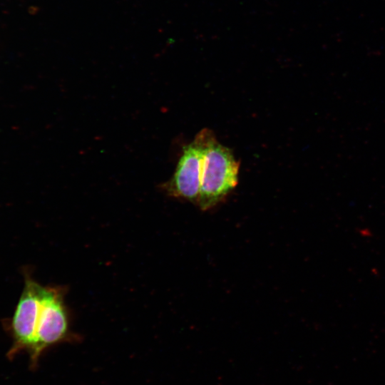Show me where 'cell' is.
Here are the masks:
<instances>
[{"mask_svg": "<svg viewBox=\"0 0 385 385\" xmlns=\"http://www.w3.org/2000/svg\"><path fill=\"white\" fill-rule=\"evenodd\" d=\"M203 138L200 131L194 140L184 147L175 173L167 183L170 195L197 202L200 188Z\"/></svg>", "mask_w": 385, "mask_h": 385, "instance_id": "obj_3", "label": "cell"}, {"mask_svg": "<svg viewBox=\"0 0 385 385\" xmlns=\"http://www.w3.org/2000/svg\"><path fill=\"white\" fill-rule=\"evenodd\" d=\"M4 327L12 339L8 358L12 359L27 351L30 367L36 368L41 354L68 334L63 290L43 286L25 272L24 289L12 317L4 321Z\"/></svg>", "mask_w": 385, "mask_h": 385, "instance_id": "obj_1", "label": "cell"}, {"mask_svg": "<svg viewBox=\"0 0 385 385\" xmlns=\"http://www.w3.org/2000/svg\"><path fill=\"white\" fill-rule=\"evenodd\" d=\"M200 194L197 205L210 210L231 192L238 183L240 163L231 150L220 143L214 133L204 128Z\"/></svg>", "mask_w": 385, "mask_h": 385, "instance_id": "obj_2", "label": "cell"}]
</instances>
